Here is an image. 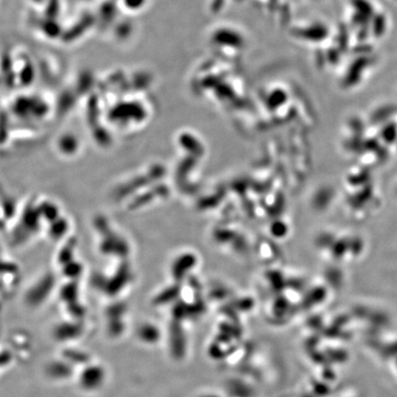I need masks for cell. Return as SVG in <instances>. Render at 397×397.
Wrapping results in <instances>:
<instances>
[{
  "label": "cell",
  "mask_w": 397,
  "mask_h": 397,
  "mask_svg": "<svg viewBox=\"0 0 397 397\" xmlns=\"http://www.w3.org/2000/svg\"><path fill=\"white\" fill-rule=\"evenodd\" d=\"M102 375L99 369H89L83 375V382L87 387H94L100 383Z\"/></svg>",
  "instance_id": "6da1fadb"
}]
</instances>
